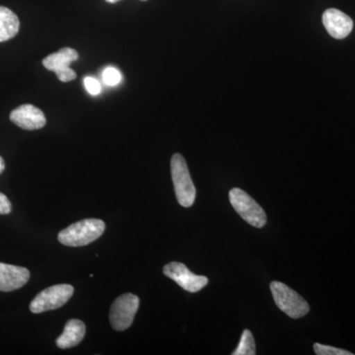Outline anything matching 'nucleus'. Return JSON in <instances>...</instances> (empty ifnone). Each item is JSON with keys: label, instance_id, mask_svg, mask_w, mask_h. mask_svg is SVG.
Returning <instances> with one entry per match:
<instances>
[{"label": "nucleus", "instance_id": "obj_1", "mask_svg": "<svg viewBox=\"0 0 355 355\" xmlns=\"http://www.w3.org/2000/svg\"><path fill=\"white\" fill-rule=\"evenodd\" d=\"M105 228L106 225L101 219H84L60 231L58 239L64 246L83 247L101 237Z\"/></svg>", "mask_w": 355, "mask_h": 355}, {"label": "nucleus", "instance_id": "obj_2", "mask_svg": "<svg viewBox=\"0 0 355 355\" xmlns=\"http://www.w3.org/2000/svg\"><path fill=\"white\" fill-rule=\"evenodd\" d=\"M171 174L178 202L184 207H191L197 196L195 184L191 180L186 160L176 153L171 159Z\"/></svg>", "mask_w": 355, "mask_h": 355}, {"label": "nucleus", "instance_id": "obj_3", "mask_svg": "<svg viewBox=\"0 0 355 355\" xmlns=\"http://www.w3.org/2000/svg\"><path fill=\"white\" fill-rule=\"evenodd\" d=\"M270 291L277 307L292 319H299L309 313L310 306L307 301L286 284L272 282Z\"/></svg>", "mask_w": 355, "mask_h": 355}, {"label": "nucleus", "instance_id": "obj_4", "mask_svg": "<svg viewBox=\"0 0 355 355\" xmlns=\"http://www.w3.org/2000/svg\"><path fill=\"white\" fill-rule=\"evenodd\" d=\"M229 200L235 211L250 225L261 228L266 225V214L260 205L241 189L229 191Z\"/></svg>", "mask_w": 355, "mask_h": 355}, {"label": "nucleus", "instance_id": "obj_5", "mask_svg": "<svg viewBox=\"0 0 355 355\" xmlns=\"http://www.w3.org/2000/svg\"><path fill=\"white\" fill-rule=\"evenodd\" d=\"M73 286L69 284H58L48 287L37 294L30 303V311L34 314L48 312L62 307L73 295Z\"/></svg>", "mask_w": 355, "mask_h": 355}, {"label": "nucleus", "instance_id": "obj_6", "mask_svg": "<svg viewBox=\"0 0 355 355\" xmlns=\"http://www.w3.org/2000/svg\"><path fill=\"white\" fill-rule=\"evenodd\" d=\"M139 307V298L132 293L119 296L110 310V322L114 330L121 331L132 326Z\"/></svg>", "mask_w": 355, "mask_h": 355}, {"label": "nucleus", "instance_id": "obj_7", "mask_svg": "<svg viewBox=\"0 0 355 355\" xmlns=\"http://www.w3.org/2000/svg\"><path fill=\"white\" fill-rule=\"evenodd\" d=\"M78 53L71 48L60 49L58 53L44 58L43 65L46 69L55 72L62 83H69L76 78V73L70 69V64L78 60Z\"/></svg>", "mask_w": 355, "mask_h": 355}, {"label": "nucleus", "instance_id": "obj_8", "mask_svg": "<svg viewBox=\"0 0 355 355\" xmlns=\"http://www.w3.org/2000/svg\"><path fill=\"white\" fill-rule=\"evenodd\" d=\"M166 277L174 280L184 291L196 293L202 291L209 284V279L202 275H195L184 263L172 261L163 268Z\"/></svg>", "mask_w": 355, "mask_h": 355}, {"label": "nucleus", "instance_id": "obj_9", "mask_svg": "<svg viewBox=\"0 0 355 355\" xmlns=\"http://www.w3.org/2000/svg\"><path fill=\"white\" fill-rule=\"evenodd\" d=\"M10 121L17 127L26 130H36L46 125L43 112L31 104L21 105L10 114Z\"/></svg>", "mask_w": 355, "mask_h": 355}, {"label": "nucleus", "instance_id": "obj_10", "mask_svg": "<svg viewBox=\"0 0 355 355\" xmlns=\"http://www.w3.org/2000/svg\"><path fill=\"white\" fill-rule=\"evenodd\" d=\"M323 24L333 38H347L354 29V21L347 14L336 8H329L323 14Z\"/></svg>", "mask_w": 355, "mask_h": 355}, {"label": "nucleus", "instance_id": "obj_11", "mask_svg": "<svg viewBox=\"0 0 355 355\" xmlns=\"http://www.w3.org/2000/svg\"><path fill=\"white\" fill-rule=\"evenodd\" d=\"M30 272L23 266L0 263V291H17L27 284Z\"/></svg>", "mask_w": 355, "mask_h": 355}, {"label": "nucleus", "instance_id": "obj_12", "mask_svg": "<svg viewBox=\"0 0 355 355\" xmlns=\"http://www.w3.org/2000/svg\"><path fill=\"white\" fill-rule=\"evenodd\" d=\"M86 334L85 324L80 320L71 319L65 324L64 333L57 338L60 349H67L76 347L83 342Z\"/></svg>", "mask_w": 355, "mask_h": 355}, {"label": "nucleus", "instance_id": "obj_13", "mask_svg": "<svg viewBox=\"0 0 355 355\" xmlns=\"http://www.w3.org/2000/svg\"><path fill=\"white\" fill-rule=\"evenodd\" d=\"M17 15L7 7L0 6V43L14 38L19 32Z\"/></svg>", "mask_w": 355, "mask_h": 355}, {"label": "nucleus", "instance_id": "obj_14", "mask_svg": "<svg viewBox=\"0 0 355 355\" xmlns=\"http://www.w3.org/2000/svg\"><path fill=\"white\" fill-rule=\"evenodd\" d=\"M233 355H254L256 354V343H254L253 334L249 330L243 331L239 345Z\"/></svg>", "mask_w": 355, "mask_h": 355}, {"label": "nucleus", "instance_id": "obj_15", "mask_svg": "<svg viewBox=\"0 0 355 355\" xmlns=\"http://www.w3.org/2000/svg\"><path fill=\"white\" fill-rule=\"evenodd\" d=\"M314 352L317 355H354L352 352L347 350L338 349L331 345H321V343H315Z\"/></svg>", "mask_w": 355, "mask_h": 355}, {"label": "nucleus", "instance_id": "obj_16", "mask_svg": "<svg viewBox=\"0 0 355 355\" xmlns=\"http://www.w3.org/2000/svg\"><path fill=\"white\" fill-rule=\"evenodd\" d=\"M103 81L109 86H116L121 83V76L120 71L114 67H107L103 71Z\"/></svg>", "mask_w": 355, "mask_h": 355}, {"label": "nucleus", "instance_id": "obj_17", "mask_svg": "<svg viewBox=\"0 0 355 355\" xmlns=\"http://www.w3.org/2000/svg\"><path fill=\"white\" fill-rule=\"evenodd\" d=\"M84 85H85L86 90L88 91L89 94L96 96L101 93V84H100L97 79L93 78V77H86L84 79Z\"/></svg>", "mask_w": 355, "mask_h": 355}, {"label": "nucleus", "instance_id": "obj_18", "mask_svg": "<svg viewBox=\"0 0 355 355\" xmlns=\"http://www.w3.org/2000/svg\"><path fill=\"white\" fill-rule=\"evenodd\" d=\"M11 209H12V205L9 202L8 198L0 193V214H10Z\"/></svg>", "mask_w": 355, "mask_h": 355}, {"label": "nucleus", "instance_id": "obj_19", "mask_svg": "<svg viewBox=\"0 0 355 355\" xmlns=\"http://www.w3.org/2000/svg\"><path fill=\"white\" fill-rule=\"evenodd\" d=\"M6 169V163H4L3 158L0 156V174Z\"/></svg>", "mask_w": 355, "mask_h": 355}, {"label": "nucleus", "instance_id": "obj_20", "mask_svg": "<svg viewBox=\"0 0 355 355\" xmlns=\"http://www.w3.org/2000/svg\"><path fill=\"white\" fill-rule=\"evenodd\" d=\"M109 3H116V2L120 1V0H106Z\"/></svg>", "mask_w": 355, "mask_h": 355}, {"label": "nucleus", "instance_id": "obj_21", "mask_svg": "<svg viewBox=\"0 0 355 355\" xmlns=\"http://www.w3.org/2000/svg\"><path fill=\"white\" fill-rule=\"evenodd\" d=\"M142 1H146V0H142Z\"/></svg>", "mask_w": 355, "mask_h": 355}]
</instances>
